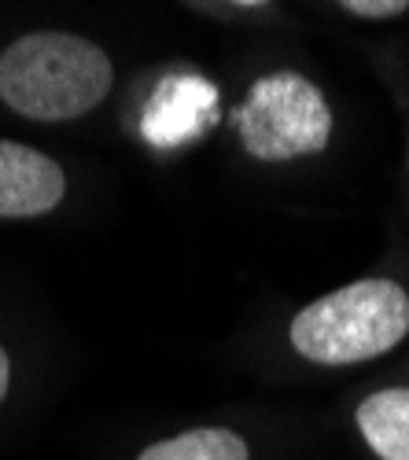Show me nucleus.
Wrapping results in <instances>:
<instances>
[{"instance_id": "1", "label": "nucleus", "mask_w": 409, "mask_h": 460, "mask_svg": "<svg viewBox=\"0 0 409 460\" xmlns=\"http://www.w3.org/2000/svg\"><path fill=\"white\" fill-rule=\"evenodd\" d=\"M107 52L74 33H30L0 52V100L33 122L82 119L111 93Z\"/></svg>"}, {"instance_id": "2", "label": "nucleus", "mask_w": 409, "mask_h": 460, "mask_svg": "<svg viewBox=\"0 0 409 460\" xmlns=\"http://www.w3.org/2000/svg\"><path fill=\"white\" fill-rule=\"evenodd\" d=\"M409 332V295L395 280H358L332 291L291 321V347L314 365L380 358Z\"/></svg>"}, {"instance_id": "3", "label": "nucleus", "mask_w": 409, "mask_h": 460, "mask_svg": "<svg viewBox=\"0 0 409 460\" xmlns=\"http://www.w3.org/2000/svg\"><path fill=\"white\" fill-rule=\"evenodd\" d=\"M233 122L251 159L258 163H288L299 155H314V151L328 147L332 137V111L321 89L291 70L258 78L244 107H236Z\"/></svg>"}, {"instance_id": "4", "label": "nucleus", "mask_w": 409, "mask_h": 460, "mask_svg": "<svg viewBox=\"0 0 409 460\" xmlns=\"http://www.w3.org/2000/svg\"><path fill=\"white\" fill-rule=\"evenodd\" d=\"M214 126H218V85L196 70H173L166 78H159L140 119L144 140L159 151L192 144Z\"/></svg>"}, {"instance_id": "5", "label": "nucleus", "mask_w": 409, "mask_h": 460, "mask_svg": "<svg viewBox=\"0 0 409 460\" xmlns=\"http://www.w3.org/2000/svg\"><path fill=\"white\" fill-rule=\"evenodd\" d=\"M67 177L56 159L15 140H0V217H41L59 207Z\"/></svg>"}, {"instance_id": "6", "label": "nucleus", "mask_w": 409, "mask_h": 460, "mask_svg": "<svg viewBox=\"0 0 409 460\" xmlns=\"http://www.w3.org/2000/svg\"><path fill=\"white\" fill-rule=\"evenodd\" d=\"M358 428L380 460H409V387L369 394L358 405Z\"/></svg>"}, {"instance_id": "7", "label": "nucleus", "mask_w": 409, "mask_h": 460, "mask_svg": "<svg viewBox=\"0 0 409 460\" xmlns=\"http://www.w3.org/2000/svg\"><path fill=\"white\" fill-rule=\"evenodd\" d=\"M247 442L229 428H196L147 446L137 460H247Z\"/></svg>"}, {"instance_id": "8", "label": "nucleus", "mask_w": 409, "mask_h": 460, "mask_svg": "<svg viewBox=\"0 0 409 460\" xmlns=\"http://www.w3.org/2000/svg\"><path fill=\"white\" fill-rule=\"evenodd\" d=\"M343 12L358 15V19H395L402 12H409L405 0H347Z\"/></svg>"}, {"instance_id": "9", "label": "nucleus", "mask_w": 409, "mask_h": 460, "mask_svg": "<svg viewBox=\"0 0 409 460\" xmlns=\"http://www.w3.org/2000/svg\"><path fill=\"white\" fill-rule=\"evenodd\" d=\"M8 383H12V365H8L4 347H0V402H4V394H8Z\"/></svg>"}]
</instances>
